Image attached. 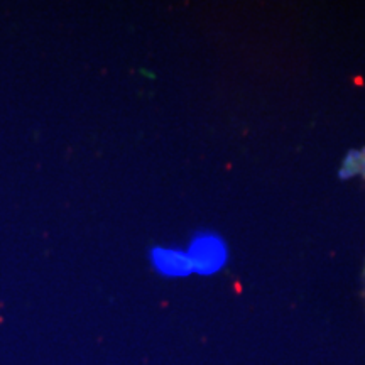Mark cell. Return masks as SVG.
I'll use <instances>...</instances> for the list:
<instances>
[{"instance_id":"obj_1","label":"cell","mask_w":365,"mask_h":365,"mask_svg":"<svg viewBox=\"0 0 365 365\" xmlns=\"http://www.w3.org/2000/svg\"><path fill=\"white\" fill-rule=\"evenodd\" d=\"M193 267V274L198 276H215L227 266L228 245L222 235L215 232H196L185 249Z\"/></svg>"},{"instance_id":"obj_3","label":"cell","mask_w":365,"mask_h":365,"mask_svg":"<svg viewBox=\"0 0 365 365\" xmlns=\"http://www.w3.org/2000/svg\"><path fill=\"white\" fill-rule=\"evenodd\" d=\"M341 175L344 176L360 175L365 178V149L359 150V153L355 154H350V156L345 159L344 168H341Z\"/></svg>"},{"instance_id":"obj_2","label":"cell","mask_w":365,"mask_h":365,"mask_svg":"<svg viewBox=\"0 0 365 365\" xmlns=\"http://www.w3.org/2000/svg\"><path fill=\"white\" fill-rule=\"evenodd\" d=\"M153 264L159 274L166 277H188L193 274V267L185 249L180 247H158L153 252Z\"/></svg>"}]
</instances>
